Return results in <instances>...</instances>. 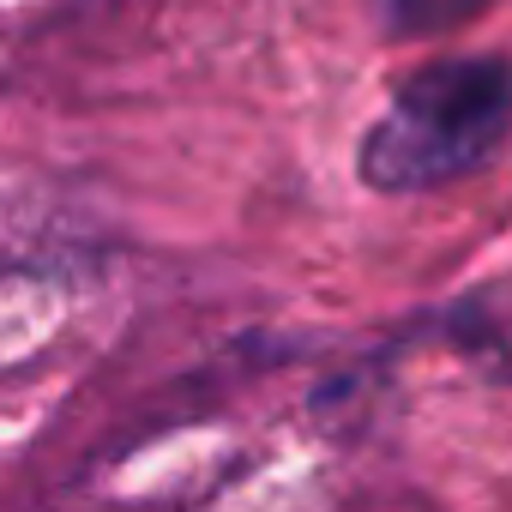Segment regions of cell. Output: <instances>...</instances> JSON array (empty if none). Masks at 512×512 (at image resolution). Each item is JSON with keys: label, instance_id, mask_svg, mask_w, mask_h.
I'll list each match as a JSON object with an SVG mask.
<instances>
[{"label": "cell", "instance_id": "1", "mask_svg": "<svg viewBox=\"0 0 512 512\" xmlns=\"http://www.w3.org/2000/svg\"><path fill=\"white\" fill-rule=\"evenodd\" d=\"M512 133V61L458 55L398 85L362 139V175L386 193L446 187L476 175Z\"/></svg>", "mask_w": 512, "mask_h": 512}, {"label": "cell", "instance_id": "2", "mask_svg": "<svg viewBox=\"0 0 512 512\" xmlns=\"http://www.w3.org/2000/svg\"><path fill=\"white\" fill-rule=\"evenodd\" d=\"M488 0H368V13L386 37H428V31H452L470 13H482Z\"/></svg>", "mask_w": 512, "mask_h": 512}]
</instances>
